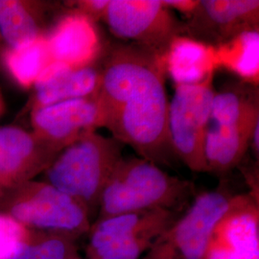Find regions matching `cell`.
I'll return each mask as SVG.
<instances>
[{"label": "cell", "mask_w": 259, "mask_h": 259, "mask_svg": "<svg viewBox=\"0 0 259 259\" xmlns=\"http://www.w3.org/2000/svg\"><path fill=\"white\" fill-rule=\"evenodd\" d=\"M166 73L175 85L198 84L218 68L215 47L186 35L175 37L164 56Z\"/></svg>", "instance_id": "cell-15"}, {"label": "cell", "mask_w": 259, "mask_h": 259, "mask_svg": "<svg viewBox=\"0 0 259 259\" xmlns=\"http://www.w3.org/2000/svg\"><path fill=\"white\" fill-rule=\"evenodd\" d=\"M2 190H3V189L0 187V195H1V193H2Z\"/></svg>", "instance_id": "cell-27"}, {"label": "cell", "mask_w": 259, "mask_h": 259, "mask_svg": "<svg viewBox=\"0 0 259 259\" xmlns=\"http://www.w3.org/2000/svg\"><path fill=\"white\" fill-rule=\"evenodd\" d=\"M194 192L192 183L171 176L142 157H122L103 191L98 218L151 209L177 211Z\"/></svg>", "instance_id": "cell-2"}, {"label": "cell", "mask_w": 259, "mask_h": 259, "mask_svg": "<svg viewBox=\"0 0 259 259\" xmlns=\"http://www.w3.org/2000/svg\"><path fill=\"white\" fill-rule=\"evenodd\" d=\"M0 213L32 231L64 234L77 239L88 233L92 219L73 197L45 181H28L2 190Z\"/></svg>", "instance_id": "cell-4"}, {"label": "cell", "mask_w": 259, "mask_h": 259, "mask_svg": "<svg viewBox=\"0 0 259 259\" xmlns=\"http://www.w3.org/2000/svg\"><path fill=\"white\" fill-rule=\"evenodd\" d=\"M94 24L72 10L58 19L46 34L53 61L69 67L96 64L103 47Z\"/></svg>", "instance_id": "cell-13"}, {"label": "cell", "mask_w": 259, "mask_h": 259, "mask_svg": "<svg viewBox=\"0 0 259 259\" xmlns=\"http://www.w3.org/2000/svg\"><path fill=\"white\" fill-rule=\"evenodd\" d=\"M215 47L217 65L248 83L259 81V32H245Z\"/></svg>", "instance_id": "cell-19"}, {"label": "cell", "mask_w": 259, "mask_h": 259, "mask_svg": "<svg viewBox=\"0 0 259 259\" xmlns=\"http://www.w3.org/2000/svg\"><path fill=\"white\" fill-rule=\"evenodd\" d=\"M177 211L151 209L97 219L89 231V259H140L177 218Z\"/></svg>", "instance_id": "cell-5"}, {"label": "cell", "mask_w": 259, "mask_h": 259, "mask_svg": "<svg viewBox=\"0 0 259 259\" xmlns=\"http://www.w3.org/2000/svg\"><path fill=\"white\" fill-rule=\"evenodd\" d=\"M110 4V0H77L65 2L72 11L79 13L87 19L96 23L103 20Z\"/></svg>", "instance_id": "cell-22"}, {"label": "cell", "mask_w": 259, "mask_h": 259, "mask_svg": "<svg viewBox=\"0 0 259 259\" xmlns=\"http://www.w3.org/2000/svg\"><path fill=\"white\" fill-rule=\"evenodd\" d=\"M75 241L64 234L31 230L26 242L11 259H78Z\"/></svg>", "instance_id": "cell-20"}, {"label": "cell", "mask_w": 259, "mask_h": 259, "mask_svg": "<svg viewBox=\"0 0 259 259\" xmlns=\"http://www.w3.org/2000/svg\"><path fill=\"white\" fill-rule=\"evenodd\" d=\"M204 259H259L258 200L254 193L232 196L213 229Z\"/></svg>", "instance_id": "cell-9"}, {"label": "cell", "mask_w": 259, "mask_h": 259, "mask_svg": "<svg viewBox=\"0 0 259 259\" xmlns=\"http://www.w3.org/2000/svg\"><path fill=\"white\" fill-rule=\"evenodd\" d=\"M103 21L115 37L164 57L183 25L162 0H110Z\"/></svg>", "instance_id": "cell-8"}, {"label": "cell", "mask_w": 259, "mask_h": 259, "mask_svg": "<svg viewBox=\"0 0 259 259\" xmlns=\"http://www.w3.org/2000/svg\"><path fill=\"white\" fill-rule=\"evenodd\" d=\"M250 147L253 150L254 153L258 156L259 153V124L255 127V129L252 133L251 139H250Z\"/></svg>", "instance_id": "cell-24"}, {"label": "cell", "mask_w": 259, "mask_h": 259, "mask_svg": "<svg viewBox=\"0 0 259 259\" xmlns=\"http://www.w3.org/2000/svg\"><path fill=\"white\" fill-rule=\"evenodd\" d=\"M259 116L232 126L209 127L204 142L207 171L225 174L240 163L250 146V139Z\"/></svg>", "instance_id": "cell-16"}, {"label": "cell", "mask_w": 259, "mask_h": 259, "mask_svg": "<svg viewBox=\"0 0 259 259\" xmlns=\"http://www.w3.org/2000/svg\"><path fill=\"white\" fill-rule=\"evenodd\" d=\"M78 259H80V258H78Z\"/></svg>", "instance_id": "cell-28"}, {"label": "cell", "mask_w": 259, "mask_h": 259, "mask_svg": "<svg viewBox=\"0 0 259 259\" xmlns=\"http://www.w3.org/2000/svg\"><path fill=\"white\" fill-rule=\"evenodd\" d=\"M164 57L135 44L110 49L95 94L104 128L139 157L158 165L174 155L168 133Z\"/></svg>", "instance_id": "cell-1"}, {"label": "cell", "mask_w": 259, "mask_h": 259, "mask_svg": "<svg viewBox=\"0 0 259 259\" xmlns=\"http://www.w3.org/2000/svg\"><path fill=\"white\" fill-rule=\"evenodd\" d=\"M258 0H200L185 33L217 47L242 33L258 31Z\"/></svg>", "instance_id": "cell-10"}, {"label": "cell", "mask_w": 259, "mask_h": 259, "mask_svg": "<svg viewBox=\"0 0 259 259\" xmlns=\"http://www.w3.org/2000/svg\"><path fill=\"white\" fill-rule=\"evenodd\" d=\"M123 148L111 136L89 133L60 152L44 172V181L79 201L93 219Z\"/></svg>", "instance_id": "cell-3"}, {"label": "cell", "mask_w": 259, "mask_h": 259, "mask_svg": "<svg viewBox=\"0 0 259 259\" xmlns=\"http://www.w3.org/2000/svg\"><path fill=\"white\" fill-rule=\"evenodd\" d=\"M60 152L32 131L0 127V187L9 188L44 174Z\"/></svg>", "instance_id": "cell-12"}, {"label": "cell", "mask_w": 259, "mask_h": 259, "mask_svg": "<svg viewBox=\"0 0 259 259\" xmlns=\"http://www.w3.org/2000/svg\"><path fill=\"white\" fill-rule=\"evenodd\" d=\"M53 63L45 35L19 47H7L2 68L19 87L32 90Z\"/></svg>", "instance_id": "cell-18"}, {"label": "cell", "mask_w": 259, "mask_h": 259, "mask_svg": "<svg viewBox=\"0 0 259 259\" xmlns=\"http://www.w3.org/2000/svg\"><path fill=\"white\" fill-rule=\"evenodd\" d=\"M95 65L69 67L53 63L32 89L33 93L27 104L29 112L57 103L95 95L102 73V67L98 68Z\"/></svg>", "instance_id": "cell-14"}, {"label": "cell", "mask_w": 259, "mask_h": 259, "mask_svg": "<svg viewBox=\"0 0 259 259\" xmlns=\"http://www.w3.org/2000/svg\"><path fill=\"white\" fill-rule=\"evenodd\" d=\"M259 116L257 98L236 92L215 93L211 107V120L217 126H232Z\"/></svg>", "instance_id": "cell-21"}, {"label": "cell", "mask_w": 259, "mask_h": 259, "mask_svg": "<svg viewBox=\"0 0 259 259\" xmlns=\"http://www.w3.org/2000/svg\"><path fill=\"white\" fill-rule=\"evenodd\" d=\"M30 118L32 132L60 151L104 128L102 110L95 95L39 108L30 112Z\"/></svg>", "instance_id": "cell-11"}, {"label": "cell", "mask_w": 259, "mask_h": 259, "mask_svg": "<svg viewBox=\"0 0 259 259\" xmlns=\"http://www.w3.org/2000/svg\"><path fill=\"white\" fill-rule=\"evenodd\" d=\"M168 9L174 10L189 19L198 8L200 0H162Z\"/></svg>", "instance_id": "cell-23"}, {"label": "cell", "mask_w": 259, "mask_h": 259, "mask_svg": "<svg viewBox=\"0 0 259 259\" xmlns=\"http://www.w3.org/2000/svg\"><path fill=\"white\" fill-rule=\"evenodd\" d=\"M232 197L224 189L198 195L185 214L157 238L142 259H204L213 229Z\"/></svg>", "instance_id": "cell-7"}, {"label": "cell", "mask_w": 259, "mask_h": 259, "mask_svg": "<svg viewBox=\"0 0 259 259\" xmlns=\"http://www.w3.org/2000/svg\"><path fill=\"white\" fill-rule=\"evenodd\" d=\"M213 77L203 83L176 85L169 101L168 133L173 153L190 170L208 172L204 142L211 121Z\"/></svg>", "instance_id": "cell-6"}, {"label": "cell", "mask_w": 259, "mask_h": 259, "mask_svg": "<svg viewBox=\"0 0 259 259\" xmlns=\"http://www.w3.org/2000/svg\"><path fill=\"white\" fill-rule=\"evenodd\" d=\"M6 48L7 47H6V45L2 38V36H1V33H0V69H3L2 68V59H3V55L5 53Z\"/></svg>", "instance_id": "cell-25"}, {"label": "cell", "mask_w": 259, "mask_h": 259, "mask_svg": "<svg viewBox=\"0 0 259 259\" xmlns=\"http://www.w3.org/2000/svg\"><path fill=\"white\" fill-rule=\"evenodd\" d=\"M5 111V101H4V97H3V93L0 88V116L3 114V112Z\"/></svg>", "instance_id": "cell-26"}, {"label": "cell", "mask_w": 259, "mask_h": 259, "mask_svg": "<svg viewBox=\"0 0 259 259\" xmlns=\"http://www.w3.org/2000/svg\"><path fill=\"white\" fill-rule=\"evenodd\" d=\"M51 4L37 0H0V33L7 47L45 36Z\"/></svg>", "instance_id": "cell-17"}]
</instances>
